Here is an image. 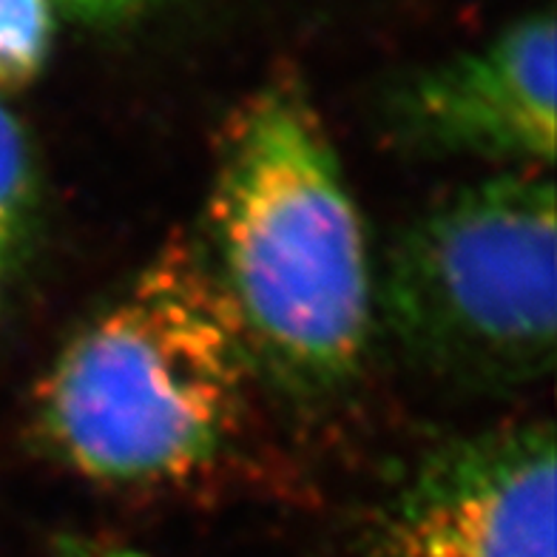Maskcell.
<instances>
[{
  "instance_id": "5",
  "label": "cell",
  "mask_w": 557,
  "mask_h": 557,
  "mask_svg": "<svg viewBox=\"0 0 557 557\" xmlns=\"http://www.w3.org/2000/svg\"><path fill=\"white\" fill-rule=\"evenodd\" d=\"M555 95V21L543 12L404 86L389 106V132L421 154L549 169Z\"/></svg>"
},
{
  "instance_id": "2",
  "label": "cell",
  "mask_w": 557,
  "mask_h": 557,
  "mask_svg": "<svg viewBox=\"0 0 557 557\" xmlns=\"http://www.w3.org/2000/svg\"><path fill=\"white\" fill-rule=\"evenodd\" d=\"M253 370L206 248L174 239L60 350L37 435L97 484H174L234 438Z\"/></svg>"
},
{
  "instance_id": "3",
  "label": "cell",
  "mask_w": 557,
  "mask_h": 557,
  "mask_svg": "<svg viewBox=\"0 0 557 557\" xmlns=\"http://www.w3.org/2000/svg\"><path fill=\"white\" fill-rule=\"evenodd\" d=\"M398 345L467 387H521L557 359L555 183L500 171L426 208L389 253Z\"/></svg>"
},
{
  "instance_id": "7",
  "label": "cell",
  "mask_w": 557,
  "mask_h": 557,
  "mask_svg": "<svg viewBox=\"0 0 557 557\" xmlns=\"http://www.w3.org/2000/svg\"><path fill=\"white\" fill-rule=\"evenodd\" d=\"M49 0H0V88H21L46 66L52 49Z\"/></svg>"
},
{
  "instance_id": "6",
  "label": "cell",
  "mask_w": 557,
  "mask_h": 557,
  "mask_svg": "<svg viewBox=\"0 0 557 557\" xmlns=\"http://www.w3.org/2000/svg\"><path fill=\"white\" fill-rule=\"evenodd\" d=\"M37 208V176L29 143L9 109L0 103V276L17 262Z\"/></svg>"
},
{
  "instance_id": "1",
  "label": "cell",
  "mask_w": 557,
  "mask_h": 557,
  "mask_svg": "<svg viewBox=\"0 0 557 557\" xmlns=\"http://www.w3.org/2000/svg\"><path fill=\"white\" fill-rule=\"evenodd\" d=\"M208 231L253 367L294 396L345 387L370 342V257L331 137L294 83L262 88L227 125Z\"/></svg>"
},
{
  "instance_id": "4",
  "label": "cell",
  "mask_w": 557,
  "mask_h": 557,
  "mask_svg": "<svg viewBox=\"0 0 557 557\" xmlns=\"http://www.w3.org/2000/svg\"><path fill=\"white\" fill-rule=\"evenodd\" d=\"M555 426L515 421L421 455L347 557H555Z\"/></svg>"
},
{
  "instance_id": "8",
  "label": "cell",
  "mask_w": 557,
  "mask_h": 557,
  "mask_svg": "<svg viewBox=\"0 0 557 557\" xmlns=\"http://www.w3.org/2000/svg\"><path fill=\"white\" fill-rule=\"evenodd\" d=\"M77 12H86V15H109V12H120V9H128L132 3L139 0H63Z\"/></svg>"
}]
</instances>
